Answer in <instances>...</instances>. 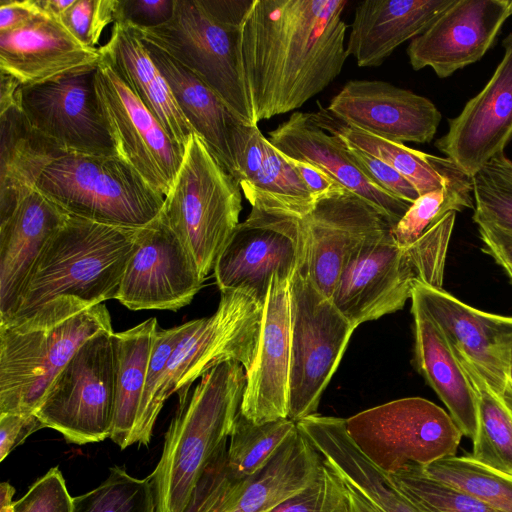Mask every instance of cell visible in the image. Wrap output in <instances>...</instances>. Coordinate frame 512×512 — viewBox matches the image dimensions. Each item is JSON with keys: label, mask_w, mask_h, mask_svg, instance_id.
<instances>
[{"label": "cell", "mask_w": 512, "mask_h": 512, "mask_svg": "<svg viewBox=\"0 0 512 512\" xmlns=\"http://www.w3.org/2000/svg\"><path fill=\"white\" fill-rule=\"evenodd\" d=\"M347 0H252L239 63L255 123L294 111L322 92L348 58Z\"/></svg>", "instance_id": "6da1fadb"}, {"label": "cell", "mask_w": 512, "mask_h": 512, "mask_svg": "<svg viewBox=\"0 0 512 512\" xmlns=\"http://www.w3.org/2000/svg\"><path fill=\"white\" fill-rule=\"evenodd\" d=\"M140 231L69 215L42 249L12 315L0 326L47 327L116 299Z\"/></svg>", "instance_id": "7a4b0ae2"}, {"label": "cell", "mask_w": 512, "mask_h": 512, "mask_svg": "<svg viewBox=\"0 0 512 512\" xmlns=\"http://www.w3.org/2000/svg\"><path fill=\"white\" fill-rule=\"evenodd\" d=\"M246 385L244 367L226 361L202 377L166 432L161 458L148 476L156 512H183L209 463L226 447Z\"/></svg>", "instance_id": "3957f363"}, {"label": "cell", "mask_w": 512, "mask_h": 512, "mask_svg": "<svg viewBox=\"0 0 512 512\" xmlns=\"http://www.w3.org/2000/svg\"><path fill=\"white\" fill-rule=\"evenodd\" d=\"M264 302L244 288L221 292L210 317L196 319L194 327L173 351L151 404L136 423L131 445L150 442L166 400L178 395L179 407L188 400L192 383L218 364L237 361L248 370L256 355Z\"/></svg>", "instance_id": "277c9868"}, {"label": "cell", "mask_w": 512, "mask_h": 512, "mask_svg": "<svg viewBox=\"0 0 512 512\" xmlns=\"http://www.w3.org/2000/svg\"><path fill=\"white\" fill-rule=\"evenodd\" d=\"M241 210L238 181L193 133L160 215L191 253L204 280L239 225Z\"/></svg>", "instance_id": "5b68a950"}, {"label": "cell", "mask_w": 512, "mask_h": 512, "mask_svg": "<svg viewBox=\"0 0 512 512\" xmlns=\"http://www.w3.org/2000/svg\"><path fill=\"white\" fill-rule=\"evenodd\" d=\"M36 189L70 215L125 228L147 226L164 203L118 156L65 154L46 168Z\"/></svg>", "instance_id": "8992f818"}, {"label": "cell", "mask_w": 512, "mask_h": 512, "mask_svg": "<svg viewBox=\"0 0 512 512\" xmlns=\"http://www.w3.org/2000/svg\"><path fill=\"white\" fill-rule=\"evenodd\" d=\"M242 22L222 20L199 0H175L164 25L138 29L141 38L168 54L204 82L246 126H256L239 63Z\"/></svg>", "instance_id": "52a82bcc"}, {"label": "cell", "mask_w": 512, "mask_h": 512, "mask_svg": "<svg viewBox=\"0 0 512 512\" xmlns=\"http://www.w3.org/2000/svg\"><path fill=\"white\" fill-rule=\"evenodd\" d=\"M103 331H113L104 303L47 327L0 326V413H35L78 348Z\"/></svg>", "instance_id": "ba28073f"}, {"label": "cell", "mask_w": 512, "mask_h": 512, "mask_svg": "<svg viewBox=\"0 0 512 512\" xmlns=\"http://www.w3.org/2000/svg\"><path fill=\"white\" fill-rule=\"evenodd\" d=\"M345 422L361 452L389 475L456 455L463 436L449 413L421 397L394 400Z\"/></svg>", "instance_id": "9c48e42d"}, {"label": "cell", "mask_w": 512, "mask_h": 512, "mask_svg": "<svg viewBox=\"0 0 512 512\" xmlns=\"http://www.w3.org/2000/svg\"><path fill=\"white\" fill-rule=\"evenodd\" d=\"M86 340L49 386L35 414L45 427L74 444L110 438L115 412L112 334Z\"/></svg>", "instance_id": "30bf717a"}, {"label": "cell", "mask_w": 512, "mask_h": 512, "mask_svg": "<svg viewBox=\"0 0 512 512\" xmlns=\"http://www.w3.org/2000/svg\"><path fill=\"white\" fill-rule=\"evenodd\" d=\"M291 363L288 418L317 413L320 399L356 329L309 280L291 279Z\"/></svg>", "instance_id": "8fae6325"}, {"label": "cell", "mask_w": 512, "mask_h": 512, "mask_svg": "<svg viewBox=\"0 0 512 512\" xmlns=\"http://www.w3.org/2000/svg\"><path fill=\"white\" fill-rule=\"evenodd\" d=\"M226 447L209 463L183 512H269L318 475L322 456L297 429L262 470L234 478L225 469Z\"/></svg>", "instance_id": "7c38bea8"}, {"label": "cell", "mask_w": 512, "mask_h": 512, "mask_svg": "<svg viewBox=\"0 0 512 512\" xmlns=\"http://www.w3.org/2000/svg\"><path fill=\"white\" fill-rule=\"evenodd\" d=\"M95 87L117 156L165 197L173 187L184 152L103 58L97 67Z\"/></svg>", "instance_id": "4fadbf2b"}, {"label": "cell", "mask_w": 512, "mask_h": 512, "mask_svg": "<svg viewBox=\"0 0 512 512\" xmlns=\"http://www.w3.org/2000/svg\"><path fill=\"white\" fill-rule=\"evenodd\" d=\"M97 68L20 86L18 104L29 124L67 154L117 156L95 87Z\"/></svg>", "instance_id": "5bb4252c"}, {"label": "cell", "mask_w": 512, "mask_h": 512, "mask_svg": "<svg viewBox=\"0 0 512 512\" xmlns=\"http://www.w3.org/2000/svg\"><path fill=\"white\" fill-rule=\"evenodd\" d=\"M298 222L304 252L297 272L329 299L352 253L393 228L375 206L346 188L318 199Z\"/></svg>", "instance_id": "9a60e30c"}, {"label": "cell", "mask_w": 512, "mask_h": 512, "mask_svg": "<svg viewBox=\"0 0 512 512\" xmlns=\"http://www.w3.org/2000/svg\"><path fill=\"white\" fill-rule=\"evenodd\" d=\"M303 252L297 218L251 209L216 259V284L220 292L244 288L265 302L272 277L292 278Z\"/></svg>", "instance_id": "2e32d148"}, {"label": "cell", "mask_w": 512, "mask_h": 512, "mask_svg": "<svg viewBox=\"0 0 512 512\" xmlns=\"http://www.w3.org/2000/svg\"><path fill=\"white\" fill-rule=\"evenodd\" d=\"M420 282L417 269L392 229L360 245L345 264L330 300L355 327L394 313Z\"/></svg>", "instance_id": "e0dca14e"}, {"label": "cell", "mask_w": 512, "mask_h": 512, "mask_svg": "<svg viewBox=\"0 0 512 512\" xmlns=\"http://www.w3.org/2000/svg\"><path fill=\"white\" fill-rule=\"evenodd\" d=\"M204 281L191 253L159 214L141 228L116 300L133 311H177L190 304Z\"/></svg>", "instance_id": "ac0fdd59"}, {"label": "cell", "mask_w": 512, "mask_h": 512, "mask_svg": "<svg viewBox=\"0 0 512 512\" xmlns=\"http://www.w3.org/2000/svg\"><path fill=\"white\" fill-rule=\"evenodd\" d=\"M503 57L483 89L434 145L470 177L512 141V33L503 43Z\"/></svg>", "instance_id": "d6986e66"}, {"label": "cell", "mask_w": 512, "mask_h": 512, "mask_svg": "<svg viewBox=\"0 0 512 512\" xmlns=\"http://www.w3.org/2000/svg\"><path fill=\"white\" fill-rule=\"evenodd\" d=\"M413 292L441 328L456 356L469 362L502 397L512 354V316L479 310L442 287L417 282Z\"/></svg>", "instance_id": "ffe728a7"}, {"label": "cell", "mask_w": 512, "mask_h": 512, "mask_svg": "<svg viewBox=\"0 0 512 512\" xmlns=\"http://www.w3.org/2000/svg\"><path fill=\"white\" fill-rule=\"evenodd\" d=\"M512 15V0H455L407 48L414 70L446 78L479 61Z\"/></svg>", "instance_id": "44dd1931"}, {"label": "cell", "mask_w": 512, "mask_h": 512, "mask_svg": "<svg viewBox=\"0 0 512 512\" xmlns=\"http://www.w3.org/2000/svg\"><path fill=\"white\" fill-rule=\"evenodd\" d=\"M291 279L272 277L263 307L256 355L246 373L240 413L261 424L289 415Z\"/></svg>", "instance_id": "7402d4cb"}, {"label": "cell", "mask_w": 512, "mask_h": 512, "mask_svg": "<svg viewBox=\"0 0 512 512\" xmlns=\"http://www.w3.org/2000/svg\"><path fill=\"white\" fill-rule=\"evenodd\" d=\"M327 109L345 124L404 143H429L441 113L428 98L382 80H350Z\"/></svg>", "instance_id": "603a6c76"}, {"label": "cell", "mask_w": 512, "mask_h": 512, "mask_svg": "<svg viewBox=\"0 0 512 512\" xmlns=\"http://www.w3.org/2000/svg\"><path fill=\"white\" fill-rule=\"evenodd\" d=\"M101 58L99 49L82 45L59 19L47 14L0 33V71L21 86L97 68Z\"/></svg>", "instance_id": "cb8c5ba5"}, {"label": "cell", "mask_w": 512, "mask_h": 512, "mask_svg": "<svg viewBox=\"0 0 512 512\" xmlns=\"http://www.w3.org/2000/svg\"><path fill=\"white\" fill-rule=\"evenodd\" d=\"M269 141L283 154L322 169L338 184L375 206L394 227L411 203L376 183L353 161L342 142L320 128L310 113L293 112L269 133Z\"/></svg>", "instance_id": "d4e9b609"}, {"label": "cell", "mask_w": 512, "mask_h": 512, "mask_svg": "<svg viewBox=\"0 0 512 512\" xmlns=\"http://www.w3.org/2000/svg\"><path fill=\"white\" fill-rule=\"evenodd\" d=\"M235 179L252 209L293 218L308 214L317 200L258 125H244L234 151Z\"/></svg>", "instance_id": "484cf974"}, {"label": "cell", "mask_w": 512, "mask_h": 512, "mask_svg": "<svg viewBox=\"0 0 512 512\" xmlns=\"http://www.w3.org/2000/svg\"><path fill=\"white\" fill-rule=\"evenodd\" d=\"M69 215L35 189L0 220V323L12 315L42 249Z\"/></svg>", "instance_id": "4316f807"}, {"label": "cell", "mask_w": 512, "mask_h": 512, "mask_svg": "<svg viewBox=\"0 0 512 512\" xmlns=\"http://www.w3.org/2000/svg\"><path fill=\"white\" fill-rule=\"evenodd\" d=\"M455 0H365L354 12L346 45L359 67H378L422 34Z\"/></svg>", "instance_id": "83f0119b"}, {"label": "cell", "mask_w": 512, "mask_h": 512, "mask_svg": "<svg viewBox=\"0 0 512 512\" xmlns=\"http://www.w3.org/2000/svg\"><path fill=\"white\" fill-rule=\"evenodd\" d=\"M414 365L448 409L462 435L477 434L475 393L447 337L412 292Z\"/></svg>", "instance_id": "f1b7e54d"}, {"label": "cell", "mask_w": 512, "mask_h": 512, "mask_svg": "<svg viewBox=\"0 0 512 512\" xmlns=\"http://www.w3.org/2000/svg\"><path fill=\"white\" fill-rule=\"evenodd\" d=\"M99 51L184 152L189 137L195 131L179 109L164 76L147 53L137 29L130 23L116 21L109 40Z\"/></svg>", "instance_id": "f546056e"}, {"label": "cell", "mask_w": 512, "mask_h": 512, "mask_svg": "<svg viewBox=\"0 0 512 512\" xmlns=\"http://www.w3.org/2000/svg\"><path fill=\"white\" fill-rule=\"evenodd\" d=\"M142 41L188 123L220 164L235 178L234 144L240 128L245 124L190 70L155 45Z\"/></svg>", "instance_id": "4dcf8cb0"}, {"label": "cell", "mask_w": 512, "mask_h": 512, "mask_svg": "<svg viewBox=\"0 0 512 512\" xmlns=\"http://www.w3.org/2000/svg\"><path fill=\"white\" fill-rule=\"evenodd\" d=\"M65 154L29 124L18 103L0 111V220L36 189L46 168Z\"/></svg>", "instance_id": "1f68e13d"}, {"label": "cell", "mask_w": 512, "mask_h": 512, "mask_svg": "<svg viewBox=\"0 0 512 512\" xmlns=\"http://www.w3.org/2000/svg\"><path fill=\"white\" fill-rule=\"evenodd\" d=\"M312 120L329 134L383 161L423 195L446 185L464 182L472 177L461 171L449 158L427 154L351 127L318 102Z\"/></svg>", "instance_id": "d6a6232c"}, {"label": "cell", "mask_w": 512, "mask_h": 512, "mask_svg": "<svg viewBox=\"0 0 512 512\" xmlns=\"http://www.w3.org/2000/svg\"><path fill=\"white\" fill-rule=\"evenodd\" d=\"M156 318L113 332L115 412L110 438L121 449L131 445L157 328Z\"/></svg>", "instance_id": "836d02e7"}, {"label": "cell", "mask_w": 512, "mask_h": 512, "mask_svg": "<svg viewBox=\"0 0 512 512\" xmlns=\"http://www.w3.org/2000/svg\"><path fill=\"white\" fill-rule=\"evenodd\" d=\"M458 359L474 390L477 407V434L468 454L512 476V411L469 362Z\"/></svg>", "instance_id": "e575fe53"}, {"label": "cell", "mask_w": 512, "mask_h": 512, "mask_svg": "<svg viewBox=\"0 0 512 512\" xmlns=\"http://www.w3.org/2000/svg\"><path fill=\"white\" fill-rule=\"evenodd\" d=\"M297 430L296 422L281 418L256 424L239 411L229 436L224 466L234 478L250 477L272 460Z\"/></svg>", "instance_id": "d590c367"}, {"label": "cell", "mask_w": 512, "mask_h": 512, "mask_svg": "<svg viewBox=\"0 0 512 512\" xmlns=\"http://www.w3.org/2000/svg\"><path fill=\"white\" fill-rule=\"evenodd\" d=\"M421 468L429 477L454 486L501 512H512V476L475 461L468 453L447 456Z\"/></svg>", "instance_id": "8d00e7d4"}, {"label": "cell", "mask_w": 512, "mask_h": 512, "mask_svg": "<svg viewBox=\"0 0 512 512\" xmlns=\"http://www.w3.org/2000/svg\"><path fill=\"white\" fill-rule=\"evenodd\" d=\"M470 208H474L472 178L420 195L392 228V235L406 249L448 213Z\"/></svg>", "instance_id": "74e56055"}, {"label": "cell", "mask_w": 512, "mask_h": 512, "mask_svg": "<svg viewBox=\"0 0 512 512\" xmlns=\"http://www.w3.org/2000/svg\"><path fill=\"white\" fill-rule=\"evenodd\" d=\"M73 512H156L151 480L114 466L98 487L73 497Z\"/></svg>", "instance_id": "f35d334b"}, {"label": "cell", "mask_w": 512, "mask_h": 512, "mask_svg": "<svg viewBox=\"0 0 512 512\" xmlns=\"http://www.w3.org/2000/svg\"><path fill=\"white\" fill-rule=\"evenodd\" d=\"M476 224L512 233V160L501 153L472 177Z\"/></svg>", "instance_id": "ab89813d"}, {"label": "cell", "mask_w": 512, "mask_h": 512, "mask_svg": "<svg viewBox=\"0 0 512 512\" xmlns=\"http://www.w3.org/2000/svg\"><path fill=\"white\" fill-rule=\"evenodd\" d=\"M390 476L423 512H501L454 486L429 477L418 465H407Z\"/></svg>", "instance_id": "60d3db41"}, {"label": "cell", "mask_w": 512, "mask_h": 512, "mask_svg": "<svg viewBox=\"0 0 512 512\" xmlns=\"http://www.w3.org/2000/svg\"><path fill=\"white\" fill-rule=\"evenodd\" d=\"M269 512H349L348 487L322 459L313 482Z\"/></svg>", "instance_id": "b9f144b4"}, {"label": "cell", "mask_w": 512, "mask_h": 512, "mask_svg": "<svg viewBox=\"0 0 512 512\" xmlns=\"http://www.w3.org/2000/svg\"><path fill=\"white\" fill-rule=\"evenodd\" d=\"M118 0H75L59 18L82 45L95 48L103 30L115 23Z\"/></svg>", "instance_id": "7bdbcfd3"}, {"label": "cell", "mask_w": 512, "mask_h": 512, "mask_svg": "<svg viewBox=\"0 0 512 512\" xmlns=\"http://www.w3.org/2000/svg\"><path fill=\"white\" fill-rule=\"evenodd\" d=\"M14 512H73V497L58 467L35 481L27 493L14 502Z\"/></svg>", "instance_id": "ee69618b"}, {"label": "cell", "mask_w": 512, "mask_h": 512, "mask_svg": "<svg viewBox=\"0 0 512 512\" xmlns=\"http://www.w3.org/2000/svg\"><path fill=\"white\" fill-rule=\"evenodd\" d=\"M339 140L353 161L382 189L411 204L420 196L413 185L392 167L347 142Z\"/></svg>", "instance_id": "f6af8a7d"}, {"label": "cell", "mask_w": 512, "mask_h": 512, "mask_svg": "<svg viewBox=\"0 0 512 512\" xmlns=\"http://www.w3.org/2000/svg\"><path fill=\"white\" fill-rule=\"evenodd\" d=\"M174 8L175 0H118L116 21L138 29L155 28L172 18Z\"/></svg>", "instance_id": "bcb514c9"}, {"label": "cell", "mask_w": 512, "mask_h": 512, "mask_svg": "<svg viewBox=\"0 0 512 512\" xmlns=\"http://www.w3.org/2000/svg\"><path fill=\"white\" fill-rule=\"evenodd\" d=\"M42 428L45 426L35 413H0V461L28 436Z\"/></svg>", "instance_id": "7dc6e473"}, {"label": "cell", "mask_w": 512, "mask_h": 512, "mask_svg": "<svg viewBox=\"0 0 512 512\" xmlns=\"http://www.w3.org/2000/svg\"><path fill=\"white\" fill-rule=\"evenodd\" d=\"M476 225L483 250L503 268L512 281V233L491 224Z\"/></svg>", "instance_id": "c3c4849f"}, {"label": "cell", "mask_w": 512, "mask_h": 512, "mask_svg": "<svg viewBox=\"0 0 512 512\" xmlns=\"http://www.w3.org/2000/svg\"><path fill=\"white\" fill-rule=\"evenodd\" d=\"M283 156L300 176L316 200L344 188L326 172L315 165L306 161L291 158L285 154H283Z\"/></svg>", "instance_id": "681fc988"}, {"label": "cell", "mask_w": 512, "mask_h": 512, "mask_svg": "<svg viewBox=\"0 0 512 512\" xmlns=\"http://www.w3.org/2000/svg\"><path fill=\"white\" fill-rule=\"evenodd\" d=\"M43 14L36 0H0V33L19 28Z\"/></svg>", "instance_id": "f907efd6"}, {"label": "cell", "mask_w": 512, "mask_h": 512, "mask_svg": "<svg viewBox=\"0 0 512 512\" xmlns=\"http://www.w3.org/2000/svg\"><path fill=\"white\" fill-rule=\"evenodd\" d=\"M20 86L14 77L0 71V111L18 103Z\"/></svg>", "instance_id": "816d5d0a"}, {"label": "cell", "mask_w": 512, "mask_h": 512, "mask_svg": "<svg viewBox=\"0 0 512 512\" xmlns=\"http://www.w3.org/2000/svg\"><path fill=\"white\" fill-rule=\"evenodd\" d=\"M36 2L45 14L59 19L75 0H36Z\"/></svg>", "instance_id": "f5cc1de1"}, {"label": "cell", "mask_w": 512, "mask_h": 512, "mask_svg": "<svg viewBox=\"0 0 512 512\" xmlns=\"http://www.w3.org/2000/svg\"><path fill=\"white\" fill-rule=\"evenodd\" d=\"M348 487L349 512H381L363 496L351 487Z\"/></svg>", "instance_id": "db71d44e"}, {"label": "cell", "mask_w": 512, "mask_h": 512, "mask_svg": "<svg viewBox=\"0 0 512 512\" xmlns=\"http://www.w3.org/2000/svg\"><path fill=\"white\" fill-rule=\"evenodd\" d=\"M15 494V488L9 482H2L0 485V506L14 503L12 498Z\"/></svg>", "instance_id": "11a10c76"}, {"label": "cell", "mask_w": 512, "mask_h": 512, "mask_svg": "<svg viewBox=\"0 0 512 512\" xmlns=\"http://www.w3.org/2000/svg\"><path fill=\"white\" fill-rule=\"evenodd\" d=\"M502 398L512 411V354L508 369L507 385Z\"/></svg>", "instance_id": "9f6ffc18"}, {"label": "cell", "mask_w": 512, "mask_h": 512, "mask_svg": "<svg viewBox=\"0 0 512 512\" xmlns=\"http://www.w3.org/2000/svg\"><path fill=\"white\" fill-rule=\"evenodd\" d=\"M0 512H14V503L0 506Z\"/></svg>", "instance_id": "6f0895ef"}]
</instances>
